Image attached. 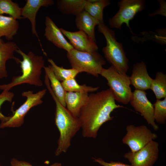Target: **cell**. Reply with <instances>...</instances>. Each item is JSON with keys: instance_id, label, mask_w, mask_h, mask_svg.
Returning <instances> with one entry per match:
<instances>
[{"instance_id": "1", "label": "cell", "mask_w": 166, "mask_h": 166, "mask_svg": "<svg viewBox=\"0 0 166 166\" xmlns=\"http://www.w3.org/2000/svg\"><path fill=\"white\" fill-rule=\"evenodd\" d=\"M115 101L109 88L89 95L78 118L83 137L96 138L101 126L113 118L111 116L112 112L116 109L124 108L116 104Z\"/></svg>"}, {"instance_id": "2", "label": "cell", "mask_w": 166, "mask_h": 166, "mask_svg": "<svg viewBox=\"0 0 166 166\" xmlns=\"http://www.w3.org/2000/svg\"><path fill=\"white\" fill-rule=\"evenodd\" d=\"M44 82L56 104L55 122L60 132V136L55 154L58 156L63 152H67L71 145L72 138L81 128V126L78 118L73 116L57 98L49 79H45Z\"/></svg>"}, {"instance_id": "3", "label": "cell", "mask_w": 166, "mask_h": 166, "mask_svg": "<svg viewBox=\"0 0 166 166\" xmlns=\"http://www.w3.org/2000/svg\"><path fill=\"white\" fill-rule=\"evenodd\" d=\"M16 52L22 58V60H20L18 63L20 64L22 74L14 77L8 84L0 85V89L9 91L13 87L23 84L42 86V82L40 78L42 69L45 67L43 57L36 55L31 51L26 54L19 48Z\"/></svg>"}, {"instance_id": "4", "label": "cell", "mask_w": 166, "mask_h": 166, "mask_svg": "<svg viewBox=\"0 0 166 166\" xmlns=\"http://www.w3.org/2000/svg\"><path fill=\"white\" fill-rule=\"evenodd\" d=\"M98 31L104 36L106 45L102 49L105 57L119 73L126 74L128 68V60L124 51L122 44L117 42L115 32L104 23L98 25Z\"/></svg>"}, {"instance_id": "5", "label": "cell", "mask_w": 166, "mask_h": 166, "mask_svg": "<svg viewBox=\"0 0 166 166\" xmlns=\"http://www.w3.org/2000/svg\"><path fill=\"white\" fill-rule=\"evenodd\" d=\"M67 57L72 68L79 73L85 72L99 76L106 61L97 51L82 52L74 49L67 52Z\"/></svg>"}, {"instance_id": "6", "label": "cell", "mask_w": 166, "mask_h": 166, "mask_svg": "<svg viewBox=\"0 0 166 166\" xmlns=\"http://www.w3.org/2000/svg\"><path fill=\"white\" fill-rule=\"evenodd\" d=\"M100 75L107 80L116 101L124 105L129 103L132 92L129 76L119 73L112 65L107 69L103 68Z\"/></svg>"}, {"instance_id": "7", "label": "cell", "mask_w": 166, "mask_h": 166, "mask_svg": "<svg viewBox=\"0 0 166 166\" xmlns=\"http://www.w3.org/2000/svg\"><path fill=\"white\" fill-rule=\"evenodd\" d=\"M46 89H44L34 93L33 91L23 92L22 96L26 97V101L14 112L13 115L5 122L1 123L0 128L18 127L23 123L24 118L27 113L32 107L43 103L42 98L45 94Z\"/></svg>"}, {"instance_id": "8", "label": "cell", "mask_w": 166, "mask_h": 166, "mask_svg": "<svg viewBox=\"0 0 166 166\" xmlns=\"http://www.w3.org/2000/svg\"><path fill=\"white\" fill-rule=\"evenodd\" d=\"M118 5L119 10L109 20V22L110 27L118 29H121L123 23L130 28L129 21L145 7L143 0H122L118 2Z\"/></svg>"}, {"instance_id": "9", "label": "cell", "mask_w": 166, "mask_h": 166, "mask_svg": "<svg viewBox=\"0 0 166 166\" xmlns=\"http://www.w3.org/2000/svg\"><path fill=\"white\" fill-rule=\"evenodd\" d=\"M126 130L127 132L122 138V142L129 147L132 152L139 150L158 137L156 133L145 125H128Z\"/></svg>"}, {"instance_id": "10", "label": "cell", "mask_w": 166, "mask_h": 166, "mask_svg": "<svg viewBox=\"0 0 166 166\" xmlns=\"http://www.w3.org/2000/svg\"><path fill=\"white\" fill-rule=\"evenodd\" d=\"M159 153V143L153 140L136 152L125 153L124 157L133 166H153Z\"/></svg>"}, {"instance_id": "11", "label": "cell", "mask_w": 166, "mask_h": 166, "mask_svg": "<svg viewBox=\"0 0 166 166\" xmlns=\"http://www.w3.org/2000/svg\"><path fill=\"white\" fill-rule=\"evenodd\" d=\"M144 90L135 89L132 92L129 103L135 110L140 113L149 125L155 131L159 127L156 123L153 117V105L148 100Z\"/></svg>"}, {"instance_id": "12", "label": "cell", "mask_w": 166, "mask_h": 166, "mask_svg": "<svg viewBox=\"0 0 166 166\" xmlns=\"http://www.w3.org/2000/svg\"><path fill=\"white\" fill-rule=\"evenodd\" d=\"M64 35L69 40L73 48L79 51L91 52L97 51L98 47L95 41L83 31L71 32L60 28Z\"/></svg>"}, {"instance_id": "13", "label": "cell", "mask_w": 166, "mask_h": 166, "mask_svg": "<svg viewBox=\"0 0 166 166\" xmlns=\"http://www.w3.org/2000/svg\"><path fill=\"white\" fill-rule=\"evenodd\" d=\"M54 4L52 0H26L24 6L21 8V16L23 18H27L30 22L32 33L37 38L42 50L43 49L36 30V15L41 7H48Z\"/></svg>"}, {"instance_id": "14", "label": "cell", "mask_w": 166, "mask_h": 166, "mask_svg": "<svg viewBox=\"0 0 166 166\" xmlns=\"http://www.w3.org/2000/svg\"><path fill=\"white\" fill-rule=\"evenodd\" d=\"M45 25L44 35L48 41L56 46L65 50L67 52L74 49L65 39L60 28L48 16L45 17Z\"/></svg>"}, {"instance_id": "15", "label": "cell", "mask_w": 166, "mask_h": 166, "mask_svg": "<svg viewBox=\"0 0 166 166\" xmlns=\"http://www.w3.org/2000/svg\"><path fill=\"white\" fill-rule=\"evenodd\" d=\"M129 78L131 85L135 89L145 91L150 89L152 79L148 74L146 65L144 61L133 65Z\"/></svg>"}, {"instance_id": "16", "label": "cell", "mask_w": 166, "mask_h": 166, "mask_svg": "<svg viewBox=\"0 0 166 166\" xmlns=\"http://www.w3.org/2000/svg\"><path fill=\"white\" fill-rule=\"evenodd\" d=\"M18 48L16 44L12 41L3 42L0 44V79L8 76L6 67L7 60L13 59L18 64L20 59L14 55Z\"/></svg>"}, {"instance_id": "17", "label": "cell", "mask_w": 166, "mask_h": 166, "mask_svg": "<svg viewBox=\"0 0 166 166\" xmlns=\"http://www.w3.org/2000/svg\"><path fill=\"white\" fill-rule=\"evenodd\" d=\"M89 95L88 93L66 92V108L73 116L78 118L80 110L86 102Z\"/></svg>"}, {"instance_id": "18", "label": "cell", "mask_w": 166, "mask_h": 166, "mask_svg": "<svg viewBox=\"0 0 166 166\" xmlns=\"http://www.w3.org/2000/svg\"><path fill=\"white\" fill-rule=\"evenodd\" d=\"M99 24L98 21L84 10L77 15L75 19L77 29L84 32L95 42V27Z\"/></svg>"}, {"instance_id": "19", "label": "cell", "mask_w": 166, "mask_h": 166, "mask_svg": "<svg viewBox=\"0 0 166 166\" xmlns=\"http://www.w3.org/2000/svg\"><path fill=\"white\" fill-rule=\"evenodd\" d=\"M19 23L17 19L10 16L0 14V38L4 37L9 41L17 34Z\"/></svg>"}, {"instance_id": "20", "label": "cell", "mask_w": 166, "mask_h": 166, "mask_svg": "<svg viewBox=\"0 0 166 166\" xmlns=\"http://www.w3.org/2000/svg\"><path fill=\"white\" fill-rule=\"evenodd\" d=\"M88 0H59L57 1V7L63 14L76 16L84 10Z\"/></svg>"}, {"instance_id": "21", "label": "cell", "mask_w": 166, "mask_h": 166, "mask_svg": "<svg viewBox=\"0 0 166 166\" xmlns=\"http://www.w3.org/2000/svg\"><path fill=\"white\" fill-rule=\"evenodd\" d=\"M45 75L47 76L51 89L59 101L64 106L66 107L65 94L66 91L61 83L55 77L50 65L44 67Z\"/></svg>"}, {"instance_id": "22", "label": "cell", "mask_w": 166, "mask_h": 166, "mask_svg": "<svg viewBox=\"0 0 166 166\" xmlns=\"http://www.w3.org/2000/svg\"><path fill=\"white\" fill-rule=\"evenodd\" d=\"M110 4L108 0H88L85 5L84 10L99 22L100 24L104 22L103 10Z\"/></svg>"}, {"instance_id": "23", "label": "cell", "mask_w": 166, "mask_h": 166, "mask_svg": "<svg viewBox=\"0 0 166 166\" xmlns=\"http://www.w3.org/2000/svg\"><path fill=\"white\" fill-rule=\"evenodd\" d=\"M150 89L153 92L156 99L166 97V74L162 72H157L155 78L152 79Z\"/></svg>"}, {"instance_id": "24", "label": "cell", "mask_w": 166, "mask_h": 166, "mask_svg": "<svg viewBox=\"0 0 166 166\" xmlns=\"http://www.w3.org/2000/svg\"><path fill=\"white\" fill-rule=\"evenodd\" d=\"M48 61L50 64L55 77L60 81L62 82L70 79L74 78L79 73L75 69L72 68L66 69L58 66L51 59H48Z\"/></svg>"}, {"instance_id": "25", "label": "cell", "mask_w": 166, "mask_h": 166, "mask_svg": "<svg viewBox=\"0 0 166 166\" xmlns=\"http://www.w3.org/2000/svg\"><path fill=\"white\" fill-rule=\"evenodd\" d=\"M21 8L11 0H0V14H8L16 19H22Z\"/></svg>"}, {"instance_id": "26", "label": "cell", "mask_w": 166, "mask_h": 166, "mask_svg": "<svg viewBox=\"0 0 166 166\" xmlns=\"http://www.w3.org/2000/svg\"><path fill=\"white\" fill-rule=\"evenodd\" d=\"M61 83L66 92L88 93L95 92L99 88V87L88 86L85 84L79 85L75 78L62 81Z\"/></svg>"}, {"instance_id": "27", "label": "cell", "mask_w": 166, "mask_h": 166, "mask_svg": "<svg viewBox=\"0 0 166 166\" xmlns=\"http://www.w3.org/2000/svg\"><path fill=\"white\" fill-rule=\"evenodd\" d=\"M153 105L155 121L160 124H165L166 121V97L162 100L156 99V101Z\"/></svg>"}, {"instance_id": "28", "label": "cell", "mask_w": 166, "mask_h": 166, "mask_svg": "<svg viewBox=\"0 0 166 166\" xmlns=\"http://www.w3.org/2000/svg\"><path fill=\"white\" fill-rule=\"evenodd\" d=\"M14 96V93L9 91H3L0 94V109L2 105L5 101H8L11 102ZM10 117H6L3 115L0 111V120L1 123L7 121Z\"/></svg>"}, {"instance_id": "29", "label": "cell", "mask_w": 166, "mask_h": 166, "mask_svg": "<svg viewBox=\"0 0 166 166\" xmlns=\"http://www.w3.org/2000/svg\"><path fill=\"white\" fill-rule=\"evenodd\" d=\"M93 161L102 166H133L132 165H129L124 164L119 161H110L109 162L105 161L100 158H92Z\"/></svg>"}, {"instance_id": "30", "label": "cell", "mask_w": 166, "mask_h": 166, "mask_svg": "<svg viewBox=\"0 0 166 166\" xmlns=\"http://www.w3.org/2000/svg\"><path fill=\"white\" fill-rule=\"evenodd\" d=\"M11 166H33L30 163L22 160H20L17 159L13 158L10 162ZM49 166H62L61 163L55 162Z\"/></svg>"}, {"instance_id": "31", "label": "cell", "mask_w": 166, "mask_h": 166, "mask_svg": "<svg viewBox=\"0 0 166 166\" xmlns=\"http://www.w3.org/2000/svg\"><path fill=\"white\" fill-rule=\"evenodd\" d=\"M3 41L0 38V44L2 43Z\"/></svg>"}]
</instances>
